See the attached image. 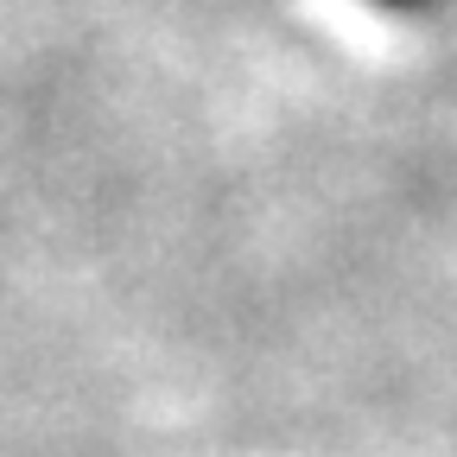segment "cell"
I'll list each match as a JSON object with an SVG mask.
<instances>
[{
    "label": "cell",
    "mask_w": 457,
    "mask_h": 457,
    "mask_svg": "<svg viewBox=\"0 0 457 457\" xmlns=\"http://www.w3.org/2000/svg\"><path fill=\"white\" fill-rule=\"evenodd\" d=\"M375 13H394V20H426V13H438L445 0H369Z\"/></svg>",
    "instance_id": "6da1fadb"
}]
</instances>
